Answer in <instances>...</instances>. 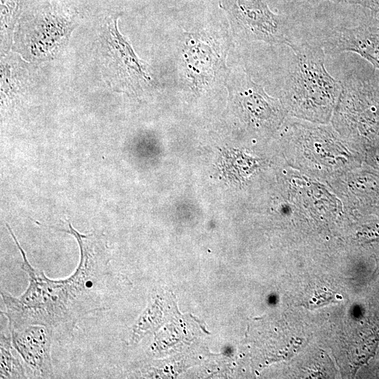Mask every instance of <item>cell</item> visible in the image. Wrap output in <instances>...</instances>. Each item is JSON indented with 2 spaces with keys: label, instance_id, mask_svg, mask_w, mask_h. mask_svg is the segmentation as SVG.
Listing matches in <instances>:
<instances>
[{
  "label": "cell",
  "instance_id": "cell-6",
  "mask_svg": "<svg viewBox=\"0 0 379 379\" xmlns=\"http://www.w3.org/2000/svg\"><path fill=\"white\" fill-rule=\"evenodd\" d=\"M227 88L246 123L255 128H271L281 119L283 111L277 98L255 82L244 68L232 76Z\"/></svg>",
  "mask_w": 379,
  "mask_h": 379
},
{
  "label": "cell",
  "instance_id": "cell-7",
  "mask_svg": "<svg viewBox=\"0 0 379 379\" xmlns=\"http://www.w3.org/2000/svg\"><path fill=\"white\" fill-rule=\"evenodd\" d=\"M14 350L20 354L33 378L54 377L51 345L54 336L52 328L34 324L10 330Z\"/></svg>",
  "mask_w": 379,
  "mask_h": 379
},
{
  "label": "cell",
  "instance_id": "cell-9",
  "mask_svg": "<svg viewBox=\"0 0 379 379\" xmlns=\"http://www.w3.org/2000/svg\"><path fill=\"white\" fill-rule=\"evenodd\" d=\"M118 15L110 17L107 25L110 34V46L114 52L116 69L121 85L134 92L145 88L151 84L149 67L138 58L131 44L118 31Z\"/></svg>",
  "mask_w": 379,
  "mask_h": 379
},
{
  "label": "cell",
  "instance_id": "cell-12",
  "mask_svg": "<svg viewBox=\"0 0 379 379\" xmlns=\"http://www.w3.org/2000/svg\"><path fill=\"white\" fill-rule=\"evenodd\" d=\"M337 4L358 6L373 13L379 14V0H330Z\"/></svg>",
  "mask_w": 379,
  "mask_h": 379
},
{
  "label": "cell",
  "instance_id": "cell-4",
  "mask_svg": "<svg viewBox=\"0 0 379 379\" xmlns=\"http://www.w3.org/2000/svg\"><path fill=\"white\" fill-rule=\"evenodd\" d=\"M339 59L341 92L337 119L350 131L379 136V70L359 55L345 53Z\"/></svg>",
  "mask_w": 379,
  "mask_h": 379
},
{
  "label": "cell",
  "instance_id": "cell-10",
  "mask_svg": "<svg viewBox=\"0 0 379 379\" xmlns=\"http://www.w3.org/2000/svg\"><path fill=\"white\" fill-rule=\"evenodd\" d=\"M11 337L1 333L0 378H27L25 364L13 354Z\"/></svg>",
  "mask_w": 379,
  "mask_h": 379
},
{
  "label": "cell",
  "instance_id": "cell-11",
  "mask_svg": "<svg viewBox=\"0 0 379 379\" xmlns=\"http://www.w3.org/2000/svg\"><path fill=\"white\" fill-rule=\"evenodd\" d=\"M330 0H277L281 7V13L288 15H299L314 6Z\"/></svg>",
  "mask_w": 379,
  "mask_h": 379
},
{
  "label": "cell",
  "instance_id": "cell-8",
  "mask_svg": "<svg viewBox=\"0 0 379 379\" xmlns=\"http://www.w3.org/2000/svg\"><path fill=\"white\" fill-rule=\"evenodd\" d=\"M187 78L195 88H204L215 77L222 59L212 39L201 34H189L182 48Z\"/></svg>",
  "mask_w": 379,
  "mask_h": 379
},
{
  "label": "cell",
  "instance_id": "cell-5",
  "mask_svg": "<svg viewBox=\"0 0 379 379\" xmlns=\"http://www.w3.org/2000/svg\"><path fill=\"white\" fill-rule=\"evenodd\" d=\"M225 4L235 33L245 41L291 46L306 40L301 18L276 13L266 0H227Z\"/></svg>",
  "mask_w": 379,
  "mask_h": 379
},
{
  "label": "cell",
  "instance_id": "cell-1",
  "mask_svg": "<svg viewBox=\"0 0 379 379\" xmlns=\"http://www.w3.org/2000/svg\"><path fill=\"white\" fill-rule=\"evenodd\" d=\"M6 227L22 255L20 267L28 277L27 287L19 296L1 291L5 307L1 313L6 317L9 330L41 324L52 328L54 334L70 335L82 319L109 306L115 277L101 235L80 233L69 221L67 229L58 227L77 240L80 258L69 276L53 279L30 264L7 222Z\"/></svg>",
  "mask_w": 379,
  "mask_h": 379
},
{
  "label": "cell",
  "instance_id": "cell-3",
  "mask_svg": "<svg viewBox=\"0 0 379 379\" xmlns=\"http://www.w3.org/2000/svg\"><path fill=\"white\" fill-rule=\"evenodd\" d=\"M303 22L308 39L326 53H354L379 70V14L327 1L307 11Z\"/></svg>",
  "mask_w": 379,
  "mask_h": 379
},
{
  "label": "cell",
  "instance_id": "cell-2",
  "mask_svg": "<svg viewBox=\"0 0 379 379\" xmlns=\"http://www.w3.org/2000/svg\"><path fill=\"white\" fill-rule=\"evenodd\" d=\"M282 48L281 99L295 114L326 119L342 87L326 69L323 47L306 39L291 46L282 45Z\"/></svg>",
  "mask_w": 379,
  "mask_h": 379
}]
</instances>
